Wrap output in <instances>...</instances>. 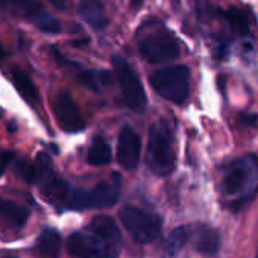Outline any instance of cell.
<instances>
[{
	"label": "cell",
	"mask_w": 258,
	"mask_h": 258,
	"mask_svg": "<svg viewBox=\"0 0 258 258\" xmlns=\"http://www.w3.org/2000/svg\"><path fill=\"white\" fill-rule=\"evenodd\" d=\"M121 244V232L108 216H96L87 229L69 238V250L76 258H117Z\"/></svg>",
	"instance_id": "6da1fadb"
},
{
	"label": "cell",
	"mask_w": 258,
	"mask_h": 258,
	"mask_svg": "<svg viewBox=\"0 0 258 258\" xmlns=\"http://www.w3.org/2000/svg\"><path fill=\"white\" fill-rule=\"evenodd\" d=\"M146 163L149 169L158 176H167L175 170L176 152L173 145V134L164 121H157L151 127Z\"/></svg>",
	"instance_id": "7a4b0ae2"
},
{
	"label": "cell",
	"mask_w": 258,
	"mask_h": 258,
	"mask_svg": "<svg viewBox=\"0 0 258 258\" xmlns=\"http://www.w3.org/2000/svg\"><path fill=\"white\" fill-rule=\"evenodd\" d=\"M151 85L164 99L184 103L190 93V70L185 66H172L157 70L151 76Z\"/></svg>",
	"instance_id": "3957f363"
},
{
	"label": "cell",
	"mask_w": 258,
	"mask_h": 258,
	"mask_svg": "<svg viewBox=\"0 0 258 258\" xmlns=\"http://www.w3.org/2000/svg\"><path fill=\"white\" fill-rule=\"evenodd\" d=\"M112 67L123 94V99L126 102V105L131 108L133 111L142 112L145 111L146 105H148V97H146V91L145 87L140 81V78L137 76V73L134 72V69L129 66V62L118 56L114 55L112 59Z\"/></svg>",
	"instance_id": "277c9868"
},
{
	"label": "cell",
	"mask_w": 258,
	"mask_h": 258,
	"mask_svg": "<svg viewBox=\"0 0 258 258\" xmlns=\"http://www.w3.org/2000/svg\"><path fill=\"white\" fill-rule=\"evenodd\" d=\"M120 220L124 229L133 235L139 243H152L158 238L161 232V222L158 217L136 208V207H124L120 210Z\"/></svg>",
	"instance_id": "5b68a950"
},
{
	"label": "cell",
	"mask_w": 258,
	"mask_h": 258,
	"mask_svg": "<svg viewBox=\"0 0 258 258\" xmlns=\"http://www.w3.org/2000/svg\"><path fill=\"white\" fill-rule=\"evenodd\" d=\"M118 188L112 182H100L93 190H75L70 191L64 201L69 208H106L117 202Z\"/></svg>",
	"instance_id": "8992f818"
},
{
	"label": "cell",
	"mask_w": 258,
	"mask_h": 258,
	"mask_svg": "<svg viewBox=\"0 0 258 258\" xmlns=\"http://www.w3.org/2000/svg\"><path fill=\"white\" fill-rule=\"evenodd\" d=\"M140 53L151 64L170 62L179 58L181 49L176 38L167 32H155L146 35L140 41Z\"/></svg>",
	"instance_id": "52a82bcc"
},
{
	"label": "cell",
	"mask_w": 258,
	"mask_h": 258,
	"mask_svg": "<svg viewBox=\"0 0 258 258\" xmlns=\"http://www.w3.org/2000/svg\"><path fill=\"white\" fill-rule=\"evenodd\" d=\"M37 172H38V184L41 188L43 196L47 201H66L70 187L69 184L58 176V173L53 169L52 160L46 152H40L37 155Z\"/></svg>",
	"instance_id": "ba28073f"
},
{
	"label": "cell",
	"mask_w": 258,
	"mask_h": 258,
	"mask_svg": "<svg viewBox=\"0 0 258 258\" xmlns=\"http://www.w3.org/2000/svg\"><path fill=\"white\" fill-rule=\"evenodd\" d=\"M53 112L58 120V124L66 133H79L85 127V121L81 115L78 105L75 103L73 97L62 91L56 96L53 102Z\"/></svg>",
	"instance_id": "9c48e42d"
},
{
	"label": "cell",
	"mask_w": 258,
	"mask_h": 258,
	"mask_svg": "<svg viewBox=\"0 0 258 258\" xmlns=\"http://www.w3.org/2000/svg\"><path fill=\"white\" fill-rule=\"evenodd\" d=\"M140 152H142L140 136L131 126H124L118 136V145H117L118 164L129 172L137 169L140 161Z\"/></svg>",
	"instance_id": "30bf717a"
},
{
	"label": "cell",
	"mask_w": 258,
	"mask_h": 258,
	"mask_svg": "<svg viewBox=\"0 0 258 258\" xmlns=\"http://www.w3.org/2000/svg\"><path fill=\"white\" fill-rule=\"evenodd\" d=\"M250 172L252 167L246 163H235L231 166L223 178V190L229 196H237L241 195L250 181Z\"/></svg>",
	"instance_id": "8fae6325"
},
{
	"label": "cell",
	"mask_w": 258,
	"mask_h": 258,
	"mask_svg": "<svg viewBox=\"0 0 258 258\" xmlns=\"http://www.w3.org/2000/svg\"><path fill=\"white\" fill-rule=\"evenodd\" d=\"M79 16L96 31H103L109 25V17L100 0H79Z\"/></svg>",
	"instance_id": "7c38bea8"
},
{
	"label": "cell",
	"mask_w": 258,
	"mask_h": 258,
	"mask_svg": "<svg viewBox=\"0 0 258 258\" xmlns=\"http://www.w3.org/2000/svg\"><path fill=\"white\" fill-rule=\"evenodd\" d=\"M29 211L8 199L0 198V222L13 229H20L28 222Z\"/></svg>",
	"instance_id": "4fadbf2b"
},
{
	"label": "cell",
	"mask_w": 258,
	"mask_h": 258,
	"mask_svg": "<svg viewBox=\"0 0 258 258\" xmlns=\"http://www.w3.org/2000/svg\"><path fill=\"white\" fill-rule=\"evenodd\" d=\"M62 249V238L55 229H44L38 237V250L46 258H59Z\"/></svg>",
	"instance_id": "5bb4252c"
},
{
	"label": "cell",
	"mask_w": 258,
	"mask_h": 258,
	"mask_svg": "<svg viewBox=\"0 0 258 258\" xmlns=\"http://www.w3.org/2000/svg\"><path fill=\"white\" fill-rule=\"evenodd\" d=\"M13 82L17 88V91L29 102V103H34L38 100L40 97V91L35 85V82L31 79V76L22 70V69H14L13 70Z\"/></svg>",
	"instance_id": "9a60e30c"
},
{
	"label": "cell",
	"mask_w": 258,
	"mask_h": 258,
	"mask_svg": "<svg viewBox=\"0 0 258 258\" xmlns=\"http://www.w3.org/2000/svg\"><path fill=\"white\" fill-rule=\"evenodd\" d=\"M220 247V237L219 232L213 228L202 226L198 234L196 249L204 255H216Z\"/></svg>",
	"instance_id": "2e32d148"
},
{
	"label": "cell",
	"mask_w": 258,
	"mask_h": 258,
	"mask_svg": "<svg viewBox=\"0 0 258 258\" xmlns=\"http://www.w3.org/2000/svg\"><path fill=\"white\" fill-rule=\"evenodd\" d=\"M111 155L112 154H111L109 145L103 139L96 137L94 142L91 143L90 149H88L87 161L91 166H106L111 161Z\"/></svg>",
	"instance_id": "e0dca14e"
},
{
	"label": "cell",
	"mask_w": 258,
	"mask_h": 258,
	"mask_svg": "<svg viewBox=\"0 0 258 258\" xmlns=\"http://www.w3.org/2000/svg\"><path fill=\"white\" fill-rule=\"evenodd\" d=\"M111 73L103 70V72H93V70H87V72H81L78 75V82H81L84 87H88L90 90L99 91L100 87H106L111 84Z\"/></svg>",
	"instance_id": "ac0fdd59"
},
{
	"label": "cell",
	"mask_w": 258,
	"mask_h": 258,
	"mask_svg": "<svg viewBox=\"0 0 258 258\" xmlns=\"http://www.w3.org/2000/svg\"><path fill=\"white\" fill-rule=\"evenodd\" d=\"M11 5H14L22 16L34 20L35 23L46 16V11L38 0H11Z\"/></svg>",
	"instance_id": "d6986e66"
},
{
	"label": "cell",
	"mask_w": 258,
	"mask_h": 258,
	"mask_svg": "<svg viewBox=\"0 0 258 258\" xmlns=\"http://www.w3.org/2000/svg\"><path fill=\"white\" fill-rule=\"evenodd\" d=\"M187 238H188V231H187V228H184V226L175 228V229L170 232V235H169V238H167V241H166V250H167V253H169L170 256H175V255L182 249V246L187 243Z\"/></svg>",
	"instance_id": "ffe728a7"
},
{
	"label": "cell",
	"mask_w": 258,
	"mask_h": 258,
	"mask_svg": "<svg viewBox=\"0 0 258 258\" xmlns=\"http://www.w3.org/2000/svg\"><path fill=\"white\" fill-rule=\"evenodd\" d=\"M16 172L17 175L28 184H35L37 178H38V172H37V166L29 161L28 158H19L16 163Z\"/></svg>",
	"instance_id": "44dd1931"
},
{
	"label": "cell",
	"mask_w": 258,
	"mask_h": 258,
	"mask_svg": "<svg viewBox=\"0 0 258 258\" xmlns=\"http://www.w3.org/2000/svg\"><path fill=\"white\" fill-rule=\"evenodd\" d=\"M225 17L229 22V25L238 32V35H247L249 34L247 19H246V16L241 11H238L235 8H231L229 11L225 13Z\"/></svg>",
	"instance_id": "7402d4cb"
},
{
	"label": "cell",
	"mask_w": 258,
	"mask_h": 258,
	"mask_svg": "<svg viewBox=\"0 0 258 258\" xmlns=\"http://www.w3.org/2000/svg\"><path fill=\"white\" fill-rule=\"evenodd\" d=\"M37 25L46 34H58V32H61V23H59V20H56L55 17H50L47 14L43 16L37 22Z\"/></svg>",
	"instance_id": "603a6c76"
},
{
	"label": "cell",
	"mask_w": 258,
	"mask_h": 258,
	"mask_svg": "<svg viewBox=\"0 0 258 258\" xmlns=\"http://www.w3.org/2000/svg\"><path fill=\"white\" fill-rule=\"evenodd\" d=\"M238 121L243 123V124L255 126L258 123V114H240L238 115Z\"/></svg>",
	"instance_id": "cb8c5ba5"
},
{
	"label": "cell",
	"mask_w": 258,
	"mask_h": 258,
	"mask_svg": "<svg viewBox=\"0 0 258 258\" xmlns=\"http://www.w3.org/2000/svg\"><path fill=\"white\" fill-rule=\"evenodd\" d=\"M47 2L58 11H66L72 5V0H47Z\"/></svg>",
	"instance_id": "d4e9b609"
},
{
	"label": "cell",
	"mask_w": 258,
	"mask_h": 258,
	"mask_svg": "<svg viewBox=\"0 0 258 258\" xmlns=\"http://www.w3.org/2000/svg\"><path fill=\"white\" fill-rule=\"evenodd\" d=\"M14 158H16V154H14V152H11V151H2V154H0V160H2V166L10 164Z\"/></svg>",
	"instance_id": "484cf974"
},
{
	"label": "cell",
	"mask_w": 258,
	"mask_h": 258,
	"mask_svg": "<svg viewBox=\"0 0 258 258\" xmlns=\"http://www.w3.org/2000/svg\"><path fill=\"white\" fill-rule=\"evenodd\" d=\"M8 5H11V0H0V10L7 8Z\"/></svg>",
	"instance_id": "4316f807"
},
{
	"label": "cell",
	"mask_w": 258,
	"mask_h": 258,
	"mask_svg": "<svg viewBox=\"0 0 258 258\" xmlns=\"http://www.w3.org/2000/svg\"><path fill=\"white\" fill-rule=\"evenodd\" d=\"M5 56H7V52H5V49H4L2 43H0V59H4Z\"/></svg>",
	"instance_id": "83f0119b"
},
{
	"label": "cell",
	"mask_w": 258,
	"mask_h": 258,
	"mask_svg": "<svg viewBox=\"0 0 258 258\" xmlns=\"http://www.w3.org/2000/svg\"><path fill=\"white\" fill-rule=\"evenodd\" d=\"M4 175V166H0V176Z\"/></svg>",
	"instance_id": "f1b7e54d"
},
{
	"label": "cell",
	"mask_w": 258,
	"mask_h": 258,
	"mask_svg": "<svg viewBox=\"0 0 258 258\" xmlns=\"http://www.w3.org/2000/svg\"><path fill=\"white\" fill-rule=\"evenodd\" d=\"M133 2H134V4H139V5H140V4L143 2V0H133Z\"/></svg>",
	"instance_id": "f546056e"
}]
</instances>
